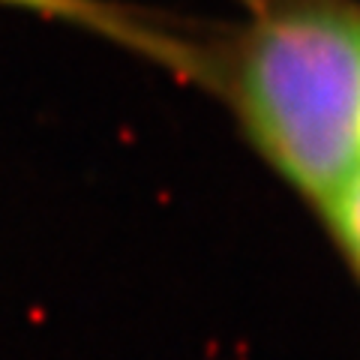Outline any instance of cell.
<instances>
[{
  "label": "cell",
  "mask_w": 360,
  "mask_h": 360,
  "mask_svg": "<svg viewBox=\"0 0 360 360\" xmlns=\"http://www.w3.org/2000/svg\"><path fill=\"white\" fill-rule=\"evenodd\" d=\"M231 103L267 168L319 213L360 168V9H267L243 39Z\"/></svg>",
  "instance_id": "6da1fadb"
},
{
  "label": "cell",
  "mask_w": 360,
  "mask_h": 360,
  "mask_svg": "<svg viewBox=\"0 0 360 360\" xmlns=\"http://www.w3.org/2000/svg\"><path fill=\"white\" fill-rule=\"evenodd\" d=\"M319 217L328 225L336 252L360 288V168L336 189V195L319 210Z\"/></svg>",
  "instance_id": "7a4b0ae2"
},
{
  "label": "cell",
  "mask_w": 360,
  "mask_h": 360,
  "mask_svg": "<svg viewBox=\"0 0 360 360\" xmlns=\"http://www.w3.org/2000/svg\"><path fill=\"white\" fill-rule=\"evenodd\" d=\"M0 4L27 9V13H39V15H58V18H72V21H84V25L103 27V30H115L123 33L127 27H120L115 18L105 15V9L96 0H0Z\"/></svg>",
  "instance_id": "3957f363"
}]
</instances>
